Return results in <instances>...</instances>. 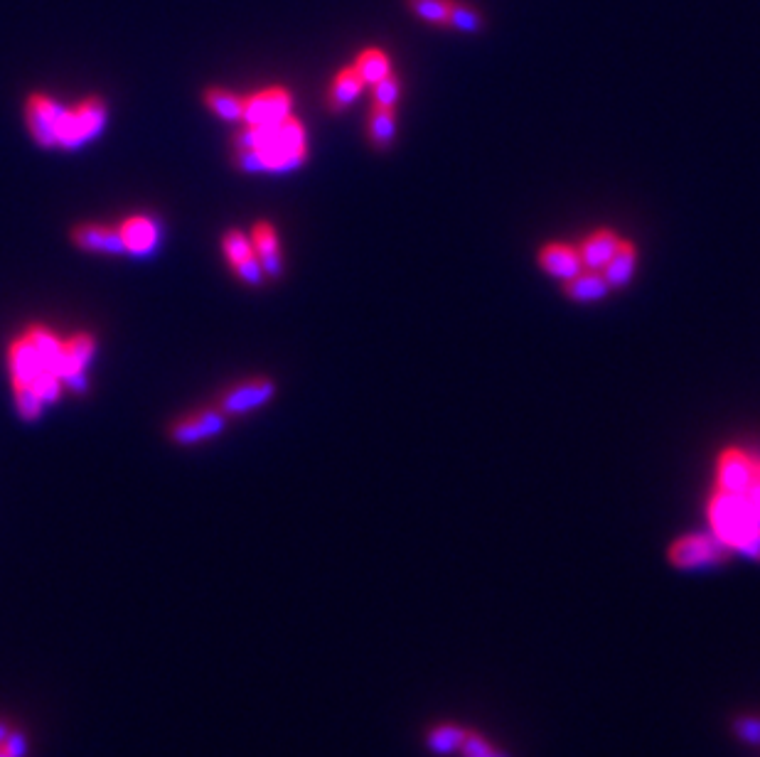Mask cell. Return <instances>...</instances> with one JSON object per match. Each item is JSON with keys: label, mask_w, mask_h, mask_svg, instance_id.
Returning a JSON list of instances; mask_svg holds the SVG:
<instances>
[{"label": "cell", "mask_w": 760, "mask_h": 757, "mask_svg": "<svg viewBox=\"0 0 760 757\" xmlns=\"http://www.w3.org/2000/svg\"><path fill=\"white\" fill-rule=\"evenodd\" d=\"M224 428V413L219 411H200L195 416H185L173 423L170 428V438L180 445H192L197 440H205L217 436Z\"/></svg>", "instance_id": "cell-9"}, {"label": "cell", "mask_w": 760, "mask_h": 757, "mask_svg": "<svg viewBox=\"0 0 760 757\" xmlns=\"http://www.w3.org/2000/svg\"><path fill=\"white\" fill-rule=\"evenodd\" d=\"M352 67L357 69V74H360V79L365 82V87H372V84H377L379 79L392 74V59H389L387 52L379 50V47H367V50L360 52V57L355 59Z\"/></svg>", "instance_id": "cell-22"}, {"label": "cell", "mask_w": 760, "mask_h": 757, "mask_svg": "<svg viewBox=\"0 0 760 757\" xmlns=\"http://www.w3.org/2000/svg\"><path fill=\"white\" fill-rule=\"evenodd\" d=\"M234 271L239 273L242 281L251 283V286H259V283L264 281V268H261V261H259V256H256V251L251 256H246V259L234 263Z\"/></svg>", "instance_id": "cell-33"}, {"label": "cell", "mask_w": 760, "mask_h": 757, "mask_svg": "<svg viewBox=\"0 0 760 757\" xmlns=\"http://www.w3.org/2000/svg\"><path fill=\"white\" fill-rule=\"evenodd\" d=\"M468 728L458 726V723H438L426 733V748L433 755H453L460 753Z\"/></svg>", "instance_id": "cell-21"}, {"label": "cell", "mask_w": 760, "mask_h": 757, "mask_svg": "<svg viewBox=\"0 0 760 757\" xmlns=\"http://www.w3.org/2000/svg\"><path fill=\"white\" fill-rule=\"evenodd\" d=\"M72 241L84 251H94V254H126L119 229L104 227V224H79L72 229Z\"/></svg>", "instance_id": "cell-10"}, {"label": "cell", "mask_w": 760, "mask_h": 757, "mask_svg": "<svg viewBox=\"0 0 760 757\" xmlns=\"http://www.w3.org/2000/svg\"><path fill=\"white\" fill-rule=\"evenodd\" d=\"M30 386L37 391V396H40L42 401H57L62 394V379L47 367H42L40 372L35 374V379H32Z\"/></svg>", "instance_id": "cell-30"}, {"label": "cell", "mask_w": 760, "mask_h": 757, "mask_svg": "<svg viewBox=\"0 0 760 757\" xmlns=\"http://www.w3.org/2000/svg\"><path fill=\"white\" fill-rule=\"evenodd\" d=\"M743 497H746L748 502H751V507L756 509V514H758V519H760V460H758V467H756V477H753L751 487H748V492Z\"/></svg>", "instance_id": "cell-35"}, {"label": "cell", "mask_w": 760, "mask_h": 757, "mask_svg": "<svg viewBox=\"0 0 760 757\" xmlns=\"http://www.w3.org/2000/svg\"><path fill=\"white\" fill-rule=\"evenodd\" d=\"M758 460L748 455L741 448L721 450L719 463H716V490L729 492V495H746L756 477Z\"/></svg>", "instance_id": "cell-4"}, {"label": "cell", "mask_w": 760, "mask_h": 757, "mask_svg": "<svg viewBox=\"0 0 760 757\" xmlns=\"http://www.w3.org/2000/svg\"><path fill=\"white\" fill-rule=\"evenodd\" d=\"M731 551L714 534L679 536L667 551L669 566L677 571H709L729 561Z\"/></svg>", "instance_id": "cell-3"}, {"label": "cell", "mask_w": 760, "mask_h": 757, "mask_svg": "<svg viewBox=\"0 0 760 757\" xmlns=\"http://www.w3.org/2000/svg\"><path fill=\"white\" fill-rule=\"evenodd\" d=\"M60 106L50 99V96L32 94L25 106V118H28L30 136L35 138V143H40L42 148L57 146V123L62 116Z\"/></svg>", "instance_id": "cell-7"}, {"label": "cell", "mask_w": 760, "mask_h": 757, "mask_svg": "<svg viewBox=\"0 0 760 757\" xmlns=\"http://www.w3.org/2000/svg\"><path fill=\"white\" fill-rule=\"evenodd\" d=\"M367 136L377 150H389L396 138V109L372 106L367 121Z\"/></svg>", "instance_id": "cell-18"}, {"label": "cell", "mask_w": 760, "mask_h": 757, "mask_svg": "<svg viewBox=\"0 0 760 757\" xmlns=\"http://www.w3.org/2000/svg\"><path fill=\"white\" fill-rule=\"evenodd\" d=\"M13 391H15V404H18V411L23 413V418L32 421V418L40 416L42 404H45V401L37 396V391L32 389L30 384H13Z\"/></svg>", "instance_id": "cell-31"}, {"label": "cell", "mask_w": 760, "mask_h": 757, "mask_svg": "<svg viewBox=\"0 0 760 757\" xmlns=\"http://www.w3.org/2000/svg\"><path fill=\"white\" fill-rule=\"evenodd\" d=\"M121 239L126 246V254L143 256L148 251H153L155 241H158V229L148 217H128L121 224Z\"/></svg>", "instance_id": "cell-16"}, {"label": "cell", "mask_w": 760, "mask_h": 757, "mask_svg": "<svg viewBox=\"0 0 760 757\" xmlns=\"http://www.w3.org/2000/svg\"><path fill=\"white\" fill-rule=\"evenodd\" d=\"M25 337L32 342V347H35L37 354L42 357L45 367L52 369V372L60 377V369L64 362V342L57 340L50 330H45V327H40V325L30 327V330L25 332Z\"/></svg>", "instance_id": "cell-19"}, {"label": "cell", "mask_w": 760, "mask_h": 757, "mask_svg": "<svg viewBox=\"0 0 760 757\" xmlns=\"http://www.w3.org/2000/svg\"><path fill=\"white\" fill-rule=\"evenodd\" d=\"M362 89H365V82H362L355 67L340 69L337 77L333 79V87H330V94H328L330 111H335V114L345 111L347 106H350L352 101L362 94Z\"/></svg>", "instance_id": "cell-17"}, {"label": "cell", "mask_w": 760, "mask_h": 757, "mask_svg": "<svg viewBox=\"0 0 760 757\" xmlns=\"http://www.w3.org/2000/svg\"><path fill=\"white\" fill-rule=\"evenodd\" d=\"M8 364L10 374H13V384H32L35 374L45 367V362H42V357L32 347L28 337H20V340H15L10 345Z\"/></svg>", "instance_id": "cell-15"}, {"label": "cell", "mask_w": 760, "mask_h": 757, "mask_svg": "<svg viewBox=\"0 0 760 757\" xmlns=\"http://www.w3.org/2000/svg\"><path fill=\"white\" fill-rule=\"evenodd\" d=\"M409 8L414 10L424 23L448 28V8H451V0H409Z\"/></svg>", "instance_id": "cell-26"}, {"label": "cell", "mask_w": 760, "mask_h": 757, "mask_svg": "<svg viewBox=\"0 0 760 757\" xmlns=\"http://www.w3.org/2000/svg\"><path fill=\"white\" fill-rule=\"evenodd\" d=\"M28 755V735L20 728H13L8 738L0 743V757H25Z\"/></svg>", "instance_id": "cell-34"}, {"label": "cell", "mask_w": 760, "mask_h": 757, "mask_svg": "<svg viewBox=\"0 0 760 757\" xmlns=\"http://www.w3.org/2000/svg\"><path fill=\"white\" fill-rule=\"evenodd\" d=\"M205 104L212 114H217L222 121H242L244 111V99L242 96L232 94L227 89L212 87L205 91Z\"/></svg>", "instance_id": "cell-23"}, {"label": "cell", "mask_w": 760, "mask_h": 757, "mask_svg": "<svg viewBox=\"0 0 760 757\" xmlns=\"http://www.w3.org/2000/svg\"><path fill=\"white\" fill-rule=\"evenodd\" d=\"M711 534L731 551L760 563V519L743 495L714 490L709 499Z\"/></svg>", "instance_id": "cell-2"}, {"label": "cell", "mask_w": 760, "mask_h": 757, "mask_svg": "<svg viewBox=\"0 0 760 757\" xmlns=\"http://www.w3.org/2000/svg\"><path fill=\"white\" fill-rule=\"evenodd\" d=\"M274 394H276V384L271 379H266V377L246 379L242 381V384L232 386V389L222 396V401H219V411H222L224 416H239V413L254 411V408L264 406L266 401L274 399Z\"/></svg>", "instance_id": "cell-6"}, {"label": "cell", "mask_w": 760, "mask_h": 757, "mask_svg": "<svg viewBox=\"0 0 760 757\" xmlns=\"http://www.w3.org/2000/svg\"><path fill=\"white\" fill-rule=\"evenodd\" d=\"M222 249H224V254H227V259H229V263H232V266L237 261L246 259V256L254 254V244H251V241L246 239L242 232H237V229H234V232L224 234Z\"/></svg>", "instance_id": "cell-32"}, {"label": "cell", "mask_w": 760, "mask_h": 757, "mask_svg": "<svg viewBox=\"0 0 760 757\" xmlns=\"http://www.w3.org/2000/svg\"><path fill=\"white\" fill-rule=\"evenodd\" d=\"M635 268H638V249H635L633 241L623 239L618 249H615V254L603 266V276H606L613 291H620V288H625L633 281Z\"/></svg>", "instance_id": "cell-14"}, {"label": "cell", "mask_w": 760, "mask_h": 757, "mask_svg": "<svg viewBox=\"0 0 760 757\" xmlns=\"http://www.w3.org/2000/svg\"><path fill=\"white\" fill-rule=\"evenodd\" d=\"M539 268L549 276L559 278V281H569V278L578 276L583 271L581 254H578V246L559 244V241H551L539 249Z\"/></svg>", "instance_id": "cell-8"}, {"label": "cell", "mask_w": 760, "mask_h": 757, "mask_svg": "<svg viewBox=\"0 0 760 757\" xmlns=\"http://www.w3.org/2000/svg\"><path fill=\"white\" fill-rule=\"evenodd\" d=\"M10 730H13V726H10V723L0 721V743H3V740H5V738H8V733H10Z\"/></svg>", "instance_id": "cell-36"}, {"label": "cell", "mask_w": 760, "mask_h": 757, "mask_svg": "<svg viewBox=\"0 0 760 757\" xmlns=\"http://www.w3.org/2000/svg\"><path fill=\"white\" fill-rule=\"evenodd\" d=\"M239 165L249 173H283L303 163L308 155L305 128L298 118L286 116L274 126H246L239 136Z\"/></svg>", "instance_id": "cell-1"}, {"label": "cell", "mask_w": 760, "mask_h": 757, "mask_svg": "<svg viewBox=\"0 0 760 757\" xmlns=\"http://www.w3.org/2000/svg\"><path fill=\"white\" fill-rule=\"evenodd\" d=\"M460 755L463 757H510L505 750L497 748L495 743H490L485 735H480L478 730H470V728H468V735H465L463 745H460Z\"/></svg>", "instance_id": "cell-27"}, {"label": "cell", "mask_w": 760, "mask_h": 757, "mask_svg": "<svg viewBox=\"0 0 760 757\" xmlns=\"http://www.w3.org/2000/svg\"><path fill=\"white\" fill-rule=\"evenodd\" d=\"M251 244H254L256 256H259L261 268L264 273H269L271 278L283 276V256L278 249V234L271 222H259L251 232Z\"/></svg>", "instance_id": "cell-12"}, {"label": "cell", "mask_w": 760, "mask_h": 757, "mask_svg": "<svg viewBox=\"0 0 760 757\" xmlns=\"http://www.w3.org/2000/svg\"><path fill=\"white\" fill-rule=\"evenodd\" d=\"M731 730L741 743L753 745V748H760V716H753V713H743V716H736L731 721Z\"/></svg>", "instance_id": "cell-29"}, {"label": "cell", "mask_w": 760, "mask_h": 757, "mask_svg": "<svg viewBox=\"0 0 760 757\" xmlns=\"http://www.w3.org/2000/svg\"><path fill=\"white\" fill-rule=\"evenodd\" d=\"M401 96V82L396 74H387L384 79H379L377 84H372V99L374 106H384V109H396Z\"/></svg>", "instance_id": "cell-28"}, {"label": "cell", "mask_w": 760, "mask_h": 757, "mask_svg": "<svg viewBox=\"0 0 760 757\" xmlns=\"http://www.w3.org/2000/svg\"><path fill=\"white\" fill-rule=\"evenodd\" d=\"M94 337L92 335H74L72 340L64 342V362L60 369V379L64 381L69 374L84 372V367L89 364V359L94 357Z\"/></svg>", "instance_id": "cell-20"}, {"label": "cell", "mask_w": 760, "mask_h": 757, "mask_svg": "<svg viewBox=\"0 0 760 757\" xmlns=\"http://www.w3.org/2000/svg\"><path fill=\"white\" fill-rule=\"evenodd\" d=\"M623 236H618L613 229H598V232L588 234L586 239L578 246V254H581L583 268H593V271H603L610 256L615 254V249L620 246Z\"/></svg>", "instance_id": "cell-11"}, {"label": "cell", "mask_w": 760, "mask_h": 757, "mask_svg": "<svg viewBox=\"0 0 760 757\" xmlns=\"http://www.w3.org/2000/svg\"><path fill=\"white\" fill-rule=\"evenodd\" d=\"M72 114H74V121H77L79 131H82V136L92 138L101 131V126H104L106 106H104V101L94 96V99H87L84 104H79Z\"/></svg>", "instance_id": "cell-24"}, {"label": "cell", "mask_w": 760, "mask_h": 757, "mask_svg": "<svg viewBox=\"0 0 760 757\" xmlns=\"http://www.w3.org/2000/svg\"><path fill=\"white\" fill-rule=\"evenodd\" d=\"M291 109V91L283 87H269L244 99L242 121H246V126H274V123L291 116Z\"/></svg>", "instance_id": "cell-5"}, {"label": "cell", "mask_w": 760, "mask_h": 757, "mask_svg": "<svg viewBox=\"0 0 760 757\" xmlns=\"http://www.w3.org/2000/svg\"><path fill=\"white\" fill-rule=\"evenodd\" d=\"M448 28H456L460 32H478L483 28V15H480L473 5L451 0V8H448Z\"/></svg>", "instance_id": "cell-25"}, {"label": "cell", "mask_w": 760, "mask_h": 757, "mask_svg": "<svg viewBox=\"0 0 760 757\" xmlns=\"http://www.w3.org/2000/svg\"><path fill=\"white\" fill-rule=\"evenodd\" d=\"M610 291L613 288H610L603 271H593V268H583L578 276L564 281L566 298H571L574 303H598V300L608 298Z\"/></svg>", "instance_id": "cell-13"}]
</instances>
